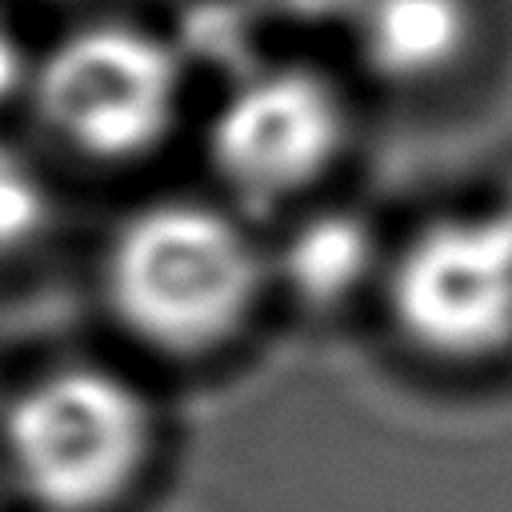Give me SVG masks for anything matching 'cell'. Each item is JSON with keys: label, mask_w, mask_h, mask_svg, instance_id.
Returning a JSON list of instances; mask_svg holds the SVG:
<instances>
[{"label": "cell", "mask_w": 512, "mask_h": 512, "mask_svg": "<svg viewBox=\"0 0 512 512\" xmlns=\"http://www.w3.org/2000/svg\"><path fill=\"white\" fill-rule=\"evenodd\" d=\"M264 268L260 248L228 212L156 200L116 228L104 288L128 336L168 356H204L248 324Z\"/></svg>", "instance_id": "cell-1"}, {"label": "cell", "mask_w": 512, "mask_h": 512, "mask_svg": "<svg viewBox=\"0 0 512 512\" xmlns=\"http://www.w3.org/2000/svg\"><path fill=\"white\" fill-rule=\"evenodd\" d=\"M4 452L20 492L44 512H104L148 464L152 412L108 368H56L8 404Z\"/></svg>", "instance_id": "cell-2"}, {"label": "cell", "mask_w": 512, "mask_h": 512, "mask_svg": "<svg viewBox=\"0 0 512 512\" xmlns=\"http://www.w3.org/2000/svg\"><path fill=\"white\" fill-rule=\"evenodd\" d=\"M396 332L424 356L480 364L512 348V196L416 228L388 264Z\"/></svg>", "instance_id": "cell-3"}, {"label": "cell", "mask_w": 512, "mask_h": 512, "mask_svg": "<svg viewBox=\"0 0 512 512\" xmlns=\"http://www.w3.org/2000/svg\"><path fill=\"white\" fill-rule=\"evenodd\" d=\"M32 88L40 116L72 152L124 164L168 140L180 116L184 64L156 32L88 24L52 44Z\"/></svg>", "instance_id": "cell-4"}, {"label": "cell", "mask_w": 512, "mask_h": 512, "mask_svg": "<svg viewBox=\"0 0 512 512\" xmlns=\"http://www.w3.org/2000/svg\"><path fill=\"white\" fill-rule=\"evenodd\" d=\"M348 136L344 100L312 68L276 64L236 80L220 100L208 152L216 176L252 204H280L312 188Z\"/></svg>", "instance_id": "cell-5"}, {"label": "cell", "mask_w": 512, "mask_h": 512, "mask_svg": "<svg viewBox=\"0 0 512 512\" xmlns=\"http://www.w3.org/2000/svg\"><path fill=\"white\" fill-rule=\"evenodd\" d=\"M352 24L364 64L400 88L448 76L476 32L468 0H364Z\"/></svg>", "instance_id": "cell-6"}, {"label": "cell", "mask_w": 512, "mask_h": 512, "mask_svg": "<svg viewBox=\"0 0 512 512\" xmlns=\"http://www.w3.org/2000/svg\"><path fill=\"white\" fill-rule=\"evenodd\" d=\"M372 264H376L372 228L348 212H320L284 240L276 272L296 300L312 308H332L368 280Z\"/></svg>", "instance_id": "cell-7"}, {"label": "cell", "mask_w": 512, "mask_h": 512, "mask_svg": "<svg viewBox=\"0 0 512 512\" xmlns=\"http://www.w3.org/2000/svg\"><path fill=\"white\" fill-rule=\"evenodd\" d=\"M260 4L292 20H352L364 0H260Z\"/></svg>", "instance_id": "cell-8"}, {"label": "cell", "mask_w": 512, "mask_h": 512, "mask_svg": "<svg viewBox=\"0 0 512 512\" xmlns=\"http://www.w3.org/2000/svg\"><path fill=\"white\" fill-rule=\"evenodd\" d=\"M24 76H32L28 72V60H24V48H20L16 32L0 20V104L24 84Z\"/></svg>", "instance_id": "cell-9"}]
</instances>
